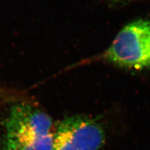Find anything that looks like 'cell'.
<instances>
[{
  "mask_svg": "<svg viewBox=\"0 0 150 150\" xmlns=\"http://www.w3.org/2000/svg\"><path fill=\"white\" fill-rule=\"evenodd\" d=\"M51 118L34 105H13L4 122L3 150H53L55 130Z\"/></svg>",
  "mask_w": 150,
  "mask_h": 150,
  "instance_id": "cell-1",
  "label": "cell"
},
{
  "mask_svg": "<svg viewBox=\"0 0 150 150\" xmlns=\"http://www.w3.org/2000/svg\"><path fill=\"white\" fill-rule=\"evenodd\" d=\"M102 56L120 67L150 68V21L139 19L125 26Z\"/></svg>",
  "mask_w": 150,
  "mask_h": 150,
  "instance_id": "cell-2",
  "label": "cell"
},
{
  "mask_svg": "<svg viewBox=\"0 0 150 150\" xmlns=\"http://www.w3.org/2000/svg\"><path fill=\"white\" fill-rule=\"evenodd\" d=\"M105 142L104 129L90 117L66 118L55 130L53 150H101Z\"/></svg>",
  "mask_w": 150,
  "mask_h": 150,
  "instance_id": "cell-3",
  "label": "cell"
},
{
  "mask_svg": "<svg viewBox=\"0 0 150 150\" xmlns=\"http://www.w3.org/2000/svg\"><path fill=\"white\" fill-rule=\"evenodd\" d=\"M110 1L112 4L119 5V4H123L125 3H130L131 1H134V0H110Z\"/></svg>",
  "mask_w": 150,
  "mask_h": 150,
  "instance_id": "cell-4",
  "label": "cell"
}]
</instances>
